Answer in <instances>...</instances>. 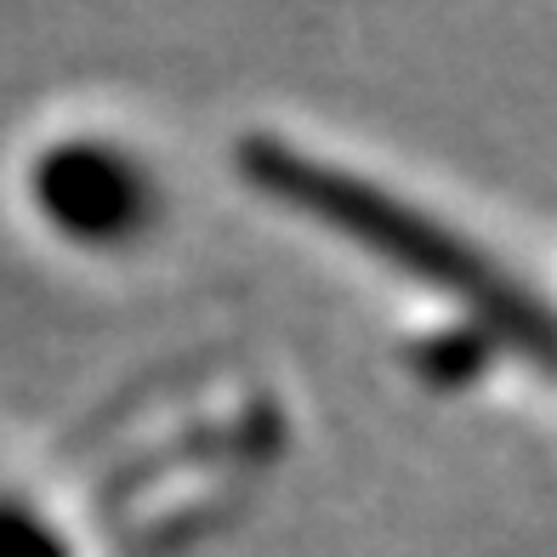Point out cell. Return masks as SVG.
Listing matches in <instances>:
<instances>
[{
  "label": "cell",
  "instance_id": "1",
  "mask_svg": "<svg viewBox=\"0 0 557 557\" xmlns=\"http://www.w3.org/2000/svg\"><path fill=\"white\" fill-rule=\"evenodd\" d=\"M245 171L257 176V188L285 199V206L308 211L319 222H331L336 234H347L352 245H364L370 257H382L393 268H404L410 278H426L433 290L467 301L478 313L472 324L490 331L495 342L523 347L535 364H546V319L518 285H506V273L495 262H484L472 245H461L455 234H444L438 222H426L421 211H410L404 199L382 194L347 176L336 165H319L308 154H296L285 143H245Z\"/></svg>",
  "mask_w": 557,
  "mask_h": 557
},
{
  "label": "cell",
  "instance_id": "2",
  "mask_svg": "<svg viewBox=\"0 0 557 557\" xmlns=\"http://www.w3.org/2000/svg\"><path fill=\"white\" fill-rule=\"evenodd\" d=\"M29 199L52 234L86 250H120L154 222V183L114 143H52L29 171Z\"/></svg>",
  "mask_w": 557,
  "mask_h": 557
},
{
  "label": "cell",
  "instance_id": "3",
  "mask_svg": "<svg viewBox=\"0 0 557 557\" xmlns=\"http://www.w3.org/2000/svg\"><path fill=\"white\" fill-rule=\"evenodd\" d=\"M0 557H63V546L23 506H0Z\"/></svg>",
  "mask_w": 557,
  "mask_h": 557
}]
</instances>
